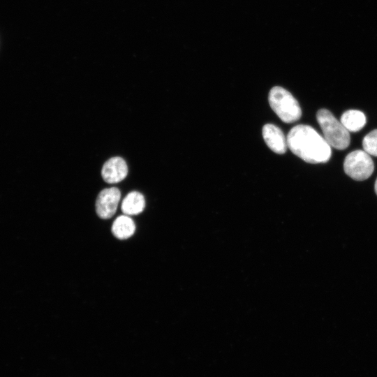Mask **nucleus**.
I'll list each match as a JSON object with an SVG mask.
<instances>
[{"label": "nucleus", "instance_id": "obj_4", "mask_svg": "<svg viewBox=\"0 0 377 377\" xmlns=\"http://www.w3.org/2000/svg\"><path fill=\"white\" fill-rule=\"evenodd\" d=\"M343 169L346 175L354 180L363 181L371 175L374 165L369 154L365 151L355 150L345 158Z\"/></svg>", "mask_w": 377, "mask_h": 377}, {"label": "nucleus", "instance_id": "obj_11", "mask_svg": "<svg viewBox=\"0 0 377 377\" xmlns=\"http://www.w3.org/2000/svg\"><path fill=\"white\" fill-rule=\"evenodd\" d=\"M362 147L367 154L377 156V129L371 131L364 136Z\"/></svg>", "mask_w": 377, "mask_h": 377}, {"label": "nucleus", "instance_id": "obj_10", "mask_svg": "<svg viewBox=\"0 0 377 377\" xmlns=\"http://www.w3.org/2000/svg\"><path fill=\"white\" fill-rule=\"evenodd\" d=\"M341 123L348 131L357 132L364 126L366 117L361 111L350 110L341 115Z\"/></svg>", "mask_w": 377, "mask_h": 377}, {"label": "nucleus", "instance_id": "obj_8", "mask_svg": "<svg viewBox=\"0 0 377 377\" xmlns=\"http://www.w3.org/2000/svg\"><path fill=\"white\" fill-rule=\"evenodd\" d=\"M145 207V200L142 193L138 191H131L124 198L121 209L127 216L137 215L141 213Z\"/></svg>", "mask_w": 377, "mask_h": 377}, {"label": "nucleus", "instance_id": "obj_5", "mask_svg": "<svg viewBox=\"0 0 377 377\" xmlns=\"http://www.w3.org/2000/svg\"><path fill=\"white\" fill-rule=\"evenodd\" d=\"M121 193L118 188L111 187L102 190L97 196L96 212L97 215L103 219H108L115 214Z\"/></svg>", "mask_w": 377, "mask_h": 377}, {"label": "nucleus", "instance_id": "obj_7", "mask_svg": "<svg viewBox=\"0 0 377 377\" xmlns=\"http://www.w3.org/2000/svg\"><path fill=\"white\" fill-rule=\"evenodd\" d=\"M263 139L268 147L274 152L282 154L287 149V138L283 131L276 126L267 124L262 130Z\"/></svg>", "mask_w": 377, "mask_h": 377}, {"label": "nucleus", "instance_id": "obj_12", "mask_svg": "<svg viewBox=\"0 0 377 377\" xmlns=\"http://www.w3.org/2000/svg\"><path fill=\"white\" fill-rule=\"evenodd\" d=\"M375 192L377 194V179L375 182V186H374Z\"/></svg>", "mask_w": 377, "mask_h": 377}, {"label": "nucleus", "instance_id": "obj_9", "mask_svg": "<svg viewBox=\"0 0 377 377\" xmlns=\"http://www.w3.org/2000/svg\"><path fill=\"white\" fill-rule=\"evenodd\" d=\"M111 230L116 238L126 239L134 234L135 225L131 217L124 214L118 216L114 221Z\"/></svg>", "mask_w": 377, "mask_h": 377}, {"label": "nucleus", "instance_id": "obj_1", "mask_svg": "<svg viewBox=\"0 0 377 377\" xmlns=\"http://www.w3.org/2000/svg\"><path fill=\"white\" fill-rule=\"evenodd\" d=\"M288 147L306 163H320L329 161L331 147L313 128L300 124L294 126L287 136Z\"/></svg>", "mask_w": 377, "mask_h": 377}, {"label": "nucleus", "instance_id": "obj_6", "mask_svg": "<svg viewBox=\"0 0 377 377\" xmlns=\"http://www.w3.org/2000/svg\"><path fill=\"white\" fill-rule=\"evenodd\" d=\"M128 166L124 159L115 156L108 160L101 170L103 180L109 184H116L126 178Z\"/></svg>", "mask_w": 377, "mask_h": 377}, {"label": "nucleus", "instance_id": "obj_2", "mask_svg": "<svg viewBox=\"0 0 377 377\" xmlns=\"http://www.w3.org/2000/svg\"><path fill=\"white\" fill-rule=\"evenodd\" d=\"M316 119L323 133V138L330 147L339 150L348 147L350 141L348 131L331 112L320 109L317 112Z\"/></svg>", "mask_w": 377, "mask_h": 377}, {"label": "nucleus", "instance_id": "obj_3", "mask_svg": "<svg viewBox=\"0 0 377 377\" xmlns=\"http://www.w3.org/2000/svg\"><path fill=\"white\" fill-rule=\"evenodd\" d=\"M268 100L273 111L283 122L293 123L300 119V106L295 97L286 89L281 87L272 88Z\"/></svg>", "mask_w": 377, "mask_h": 377}]
</instances>
